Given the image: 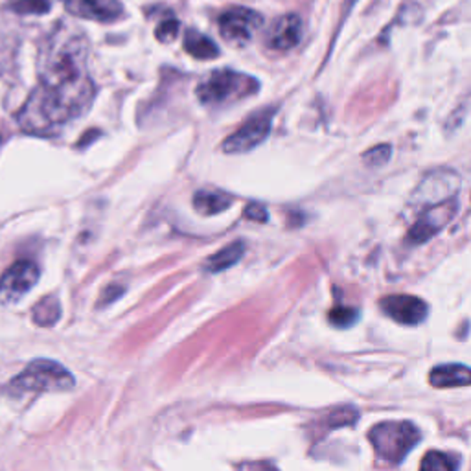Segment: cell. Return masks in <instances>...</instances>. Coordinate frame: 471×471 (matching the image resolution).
<instances>
[{"instance_id":"1","label":"cell","mask_w":471,"mask_h":471,"mask_svg":"<svg viewBox=\"0 0 471 471\" xmlns=\"http://www.w3.org/2000/svg\"><path fill=\"white\" fill-rule=\"evenodd\" d=\"M88 43L81 32L59 24L39 59V85L26 100L19 124L26 133L55 135L93 105L96 87L87 69Z\"/></svg>"},{"instance_id":"2","label":"cell","mask_w":471,"mask_h":471,"mask_svg":"<svg viewBox=\"0 0 471 471\" xmlns=\"http://www.w3.org/2000/svg\"><path fill=\"white\" fill-rule=\"evenodd\" d=\"M74 376L55 361L36 359L29 363L8 385V392L22 396L29 392H65L74 389Z\"/></svg>"},{"instance_id":"3","label":"cell","mask_w":471,"mask_h":471,"mask_svg":"<svg viewBox=\"0 0 471 471\" xmlns=\"http://www.w3.org/2000/svg\"><path fill=\"white\" fill-rule=\"evenodd\" d=\"M258 88L260 83L252 76L234 70H216L199 83L197 98L204 105H221L249 98L258 93Z\"/></svg>"},{"instance_id":"4","label":"cell","mask_w":471,"mask_h":471,"mask_svg":"<svg viewBox=\"0 0 471 471\" xmlns=\"http://www.w3.org/2000/svg\"><path fill=\"white\" fill-rule=\"evenodd\" d=\"M368 438L381 459L401 462L418 444L422 434L409 422H383L368 433Z\"/></svg>"},{"instance_id":"5","label":"cell","mask_w":471,"mask_h":471,"mask_svg":"<svg viewBox=\"0 0 471 471\" xmlns=\"http://www.w3.org/2000/svg\"><path fill=\"white\" fill-rule=\"evenodd\" d=\"M273 114H275L273 109H265L254 114L252 118H249V122H245L238 131L223 142V152L230 155H238L254 150V147H258L269 136L273 126Z\"/></svg>"},{"instance_id":"6","label":"cell","mask_w":471,"mask_h":471,"mask_svg":"<svg viewBox=\"0 0 471 471\" xmlns=\"http://www.w3.org/2000/svg\"><path fill=\"white\" fill-rule=\"evenodd\" d=\"M263 17L251 8H230L219 17V34L234 46H244L252 41L261 28Z\"/></svg>"},{"instance_id":"7","label":"cell","mask_w":471,"mask_h":471,"mask_svg":"<svg viewBox=\"0 0 471 471\" xmlns=\"http://www.w3.org/2000/svg\"><path fill=\"white\" fill-rule=\"evenodd\" d=\"M39 268L32 260H19L0 278V302L15 304L36 287Z\"/></svg>"},{"instance_id":"8","label":"cell","mask_w":471,"mask_h":471,"mask_svg":"<svg viewBox=\"0 0 471 471\" xmlns=\"http://www.w3.org/2000/svg\"><path fill=\"white\" fill-rule=\"evenodd\" d=\"M457 206L459 204L455 199H446V201L431 206V209H427L422 214V218L417 221V225L409 230V236H407L409 244L420 245L431 240L433 236H436L453 219V216L457 214Z\"/></svg>"},{"instance_id":"9","label":"cell","mask_w":471,"mask_h":471,"mask_svg":"<svg viewBox=\"0 0 471 471\" xmlns=\"http://www.w3.org/2000/svg\"><path fill=\"white\" fill-rule=\"evenodd\" d=\"M69 13L79 19L112 22L124 15L120 0H62Z\"/></svg>"},{"instance_id":"10","label":"cell","mask_w":471,"mask_h":471,"mask_svg":"<svg viewBox=\"0 0 471 471\" xmlns=\"http://www.w3.org/2000/svg\"><path fill=\"white\" fill-rule=\"evenodd\" d=\"M381 308L392 320L407 324V326L420 324L427 317L426 302L412 294H392L381 301Z\"/></svg>"},{"instance_id":"11","label":"cell","mask_w":471,"mask_h":471,"mask_svg":"<svg viewBox=\"0 0 471 471\" xmlns=\"http://www.w3.org/2000/svg\"><path fill=\"white\" fill-rule=\"evenodd\" d=\"M302 39V19L294 13L280 17L269 32L268 45L273 50L287 52L297 46Z\"/></svg>"},{"instance_id":"12","label":"cell","mask_w":471,"mask_h":471,"mask_svg":"<svg viewBox=\"0 0 471 471\" xmlns=\"http://www.w3.org/2000/svg\"><path fill=\"white\" fill-rule=\"evenodd\" d=\"M429 381L433 387L442 389L471 385V368L464 365H442L431 372Z\"/></svg>"},{"instance_id":"13","label":"cell","mask_w":471,"mask_h":471,"mask_svg":"<svg viewBox=\"0 0 471 471\" xmlns=\"http://www.w3.org/2000/svg\"><path fill=\"white\" fill-rule=\"evenodd\" d=\"M230 204H232V197L221 190H199L194 195L195 211L202 216L221 214L227 209H230Z\"/></svg>"},{"instance_id":"14","label":"cell","mask_w":471,"mask_h":471,"mask_svg":"<svg viewBox=\"0 0 471 471\" xmlns=\"http://www.w3.org/2000/svg\"><path fill=\"white\" fill-rule=\"evenodd\" d=\"M185 50L192 57L202 59V62H209V59H214L219 55L218 45L211 37H206L204 34L195 32V29H188V32L185 34Z\"/></svg>"},{"instance_id":"15","label":"cell","mask_w":471,"mask_h":471,"mask_svg":"<svg viewBox=\"0 0 471 471\" xmlns=\"http://www.w3.org/2000/svg\"><path fill=\"white\" fill-rule=\"evenodd\" d=\"M244 252H245L244 242H234L228 247L221 249L218 254H214V256H211L209 260H206V271H209V273H221V271L232 268V265L238 263L242 260Z\"/></svg>"},{"instance_id":"16","label":"cell","mask_w":471,"mask_h":471,"mask_svg":"<svg viewBox=\"0 0 471 471\" xmlns=\"http://www.w3.org/2000/svg\"><path fill=\"white\" fill-rule=\"evenodd\" d=\"M32 318L37 326H43V328L54 326V324L62 318V304H59L57 297L50 294V297H45L43 301H39L32 311Z\"/></svg>"},{"instance_id":"17","label":"cell","mask_w":471,"mask_h":471,"mask_svg":"<svg viewBox=\"0 0 471 471\" xmlns=\"http://www.w3.org/2000/svg\"><path fill=\"white\" fill-rule=\"evenodd\" d=\"M459 466H460L459 459L440 451H429L420 464L424 471H453Z\"/></svg>"},{"instance_id":"18","label":"cell","mask_w":471,"mask_h":471,"mask_svg":"<svg viewBox=\"0 0 471 471\" xmlns=\"http://www.w3.org/2000/svg\"><path fill=\"white\" fill-rule=\"evenodd\" d=\"M12 8L22 15H43L50 12L52 0H15Z\"/></svg>"},{"instance_id":"19","label":"cell","mask_w":471,"mask_h":471,"mask_svg":"<svg viewBox=\"0 0 471 471\" xmlns=\"http://www.w3.org/2000/svg\"><path fill=\"white\" fill-rule=\"evenodd\" d=\"M359 318V311L356 308H343L337 306L330 311V322L337 328H350Z\"/></svg>"},{"instance_id":"20","label":"cell","mask_w":471,"mask_h":471,"mask_svg":"<svg viewBox=\"0 0 471 471\" xmlns=\"http://www.w3.org/2000/svg\"><path fill=\"white\" fill-rule=\"evenodd\" d=\"M179 29H181L179 21H177V19H166V21H162V22L157 26L155 37H157L161 43H171L177 36H179Z\"/></svg>"},{"instance_id":"21","label":"cell","mask_w":471,"mask_h":471,"mask_svg":"<svg viewBox=\"0 0 471 471\" xmlns=\"http://www.w3.org/2000/svg\"><path fill=\"white\" fill-rule=\"evenodd\" d=\"M358 420V410L356 409H339L332 415V427H341V426H350Z\"/></svg>"},{"instance_id":"22","label":"cell","mask_w":471,"mask_h":471,"mask_svg":"<svg viewBox=\"0 0 471 471\" xmlns=\"http://www.w3.org/2000/svg\"><path fill=\"white\" fill-rule=\"evenodd\" d=\"M389 157H391V147L389 145H377V147H374L372 152L363 155V159L368 161V164H372V166H379L383 162H387Z\"/></svg>"},{"instance_id":"23","label":"cell","mask_w":471,"mask_h":471,"mask_svg":"<svg viewBox=\"0 0 471 471\" xmlns=\"http://www.w3.org/2000/svg\"><path fill=\"white\" fill-rule=\"evenodd\" d=\"M245 218L247 219H252V221H260V223H265L268 221V211L263 209L261 204H249L247 211H245Z\"/></svg>"},{"instance_id":"24","label":"cell","mask_w":471,"mask_h":471,"mask_svg":"<svg viewBox=\"0 0 471 471\" xmlns=\"http://www.w3.org/2000/svg\"><path fill=\"white\" fill-rule=\"evenodd\" d=\"M15 0H0V4H13Z\"/></svg>"}]
</instances>
